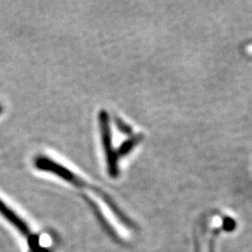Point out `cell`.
<instances>
[{"mask_svg": "<svg viewBox=\"0 0 252 252\" xmlns=\"http://www.w3.org/2000/svg\"><path fill=\"white\" fill-rule=\"evenodd\" d=\"M99 122L102 135V142H103V147L106 157V163L108 173L113 178H116L119 175V169H118V156L113 147L112 132L109 127V118L105 110H101L99 114Z\"/></svg>", "mask_w": 252, "mask_h": 252, "instance_id": "cell-1", "label": "cell"}, {"mask_svg": "<svg viewBox=\"0 0 252 252\" xmlns=\"http://www.w3.org/2000/svg\"><path fill=\"white\" fill-rule=\"evenodd\" d=\"M35 166L37 169L51 172L53 175H56L60 179L66 181V182L73 184L75 186L83 187L86 186L85 182L81 180L78 176H76L74 172L67 169L66 167L63 166L60 163L54 161L53 159H50L45 156H38L35 159Z\"/></svg>", "mask_w": 252, "mask_h": 252, "instance_id": "cell-2", "label": "cell"}, {"mask_svg": "<svg viewBox=\"0 0 252 252\" xmlns=\"http://www.w3.org/2000/svg\"><path fill=\"white\" fill-rule=\"evenodd\" d=\"M0 214H1L10 223H12L23 234L28 235L30 233L28 225L23 222V220L16 215L10 207H7L2 200H0Z\"/></svg>", "mask_w": 252, "mask_h": 252, "instance_id": "cell-3", "label": "cell"}, {"mask_svg": "<svg viewBox=\"0 0 252 252\" xmlns=\"http://www.w3.org/2000/svg\"><path fill=\"white\" fill-rule=\"evenodd\" d=\"M141 139H142V136L139 133V135L132 136V137L129 138L128 140L124 141L123 143L121 144V146L119 147V149H118V152H117L118 158H119V157H123V156H125V155H127V154L131 151V149L138 144V142H139Z\"/></svg>", "mask_w": 252, "mask_h": 252, "instance_id": "cell-4", "label": "cell"}, {"mask_svg": "<svg viewBox=\"0 0 252 252\" xmlns=\"http://www.w3.org/2000/svg\"><path fill=\"white\" fill-rule=\"evenodd\" d=\"M223 227H224L225 230L230 231V230L234 229L235 222H234V220H233L232 219H230V218H226V219L224 220V225H223Z\"/></svg>", "mask_w": 252, "mask_h": 252, "instance_id": "cell-5", "label": "cell"}, {"mask_svg": "<svg viewBox=\"0 0 252 252\" xmlns=\"http://www.w3.org/2000/svg\"><path fill=\"white\" fill-rule=\"evenodd\" d=\"M116 122H117V127L119 128V129H121L122 131H124V132H129L130 131V128L129 127H126V126H127V125L125 126V124L122 121L117 120Z\"/></svg>", "mask_w": 252, "mask_h": 252, "instance_id": "cell-6", "label": "cell"}, {"mask_svg": "<svg viewBox=\"0 0 252 252\" xmlns=\"http://www.w3.org/2000/svg\"><path fill=\"white\" fill-rule=\"evenodd\" d=\"M1 112H2V110H1V106H0V114H1Z\"/></svg>", "mask_w": 252, "mask_h": 252, "instance_id": "cell-7", "label": "cell"}]
</instances>
